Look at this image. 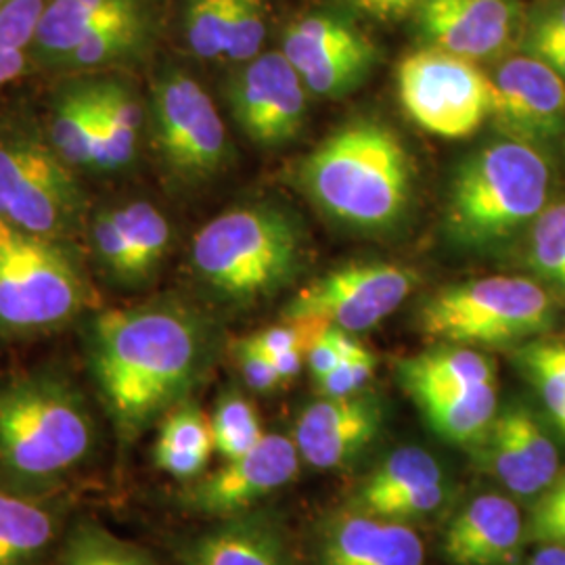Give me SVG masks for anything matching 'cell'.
I'll return each instance as SVG.
<instances>
[{
	"label": "cell",
	"instance_id": "obj_1",
	"mask_svg": "<svg viewBox=\"0 0 565 565\" xmlns=\"http://www.w3.org/2000/svg\"><path fill=\"white\" fill-rule=\"evenodd\" d=\"M86 359L116 431L135 440L200 382L210 333L181 303L109 308L86 324Z\"/></svg>",
	"mask_w": 565,
	"mask_h": 565
},
{
	"label": "cell",
	"instance_id": "obj_2",
	"mask_svg": "<svg viewBox=\"0 0 565 565\" xmlns=\"http://www.w3.org/2000/svg\"><path fill=\"white\" fill-rule=\"evenodd\" d=\"M95 450V422L81 392L55 373L0 382V486L46 497Z\"/></svg>",
	"mask_w": 565,
	"mask_h": 565
},
{
	"label": "cell",
	"instance_id": "obj_3",
	"mask_svg": "<svg viewBox=\"0 0 565 565\" xmlns=\"http://www.w3.org/2000/svg\"><path fill=\"white\" fill-rule=\"evenodd\" d=\"M306 195L338 223L387 231L413 202L415 163L384 121L354 120L329 135L298 172Z\"/></svg>",
	"mask_w": 565,
	"mask_h": 565
},
{
	"label": "cell",
	"instance_id": "obj_4",
	"mask_svg": "<svg viewBox=\"0 0 565 565\" xmlns=\"http://www.w3.org/2000/svg\"><path fill=\"white\" fill-rule=\"evenodd\" d=\"M551 166L530 142L503 137L467 156L457 168L446 198L448 239L488 252L530 228L548 205Z\"/></svg>",
	"mask_w": 565,
	"mask_h": 565
},
{
	"label": "cell",
	"instance_id": "obj_5",
	"mask_svg": "<svg viewBox=\"0 0 565 565\" xmlns=\"http://www.w3.org/2000/svg\"><path fill=\"white\" fill-rule=\"evenodd\" d=\"M302 233L273 205H237L203 224L191 245L198 279L233 303H252L296 279Z\"/></svg>",
	"mask_w": 565,
	"mask_h": 565
},
{
	"label": "cell",
	"instance_id": "obj_6",
	"mask_svg": "<svg viewBox=\"0 0 565 565\" xmlns=\"http://www.w3.org/2000/svg\"><path fill=\"white\" fill-rule=\"evenodd\" d=\"M95 289L63 242L0 218V335L36 338L95 308Z\"/></svg>",
	"mask_w": 565,
	"mask_h": 565
},
{
	"label": "cell",
	"instance_id": "obj_7",
	"mask_svg": "<svg viewBox=\"0 0 565 565\" xmlns=\"http://www.w3.org/2000/svg\"><path fill=\"white\" fill-rule=\"evenodd\" d=\"M46 132L0 120V218L25 233L67 243L88 224V198Z\"/></svg>",
	"mask_w": 565,
	"mask_h": 565
},
{
	"label": "cell",
	"instance_id": "obj_8",
	"mask_svg": "<svg viewBox=\"0 0 565 565\" xmlns=\"http://www.w3.org/2000/svg\"><path fill=\"white\" fill-rule=\"evenodd\" d=\"M555 321L553 296L527 277H486L436 291L419 310L427 338L452 345H507L545 333Z\"/></svg>",
	"mask_w": 565,
	"mask_h": 565
},
{
	"label": "cell",
	"instance_id": "obj_9",
	"mask_svg": "<svg viewBox=\"0 0 565 565\" xmlns=\"http://www.w3.org/2000/svg\"><path fill=\"white\" fill-rule=\"evenodd\" d=\"M153 147L163 168L184 184H202L231 162L223 118L200 82L182 70H163L147 105Z\"/></svg>",
	"mask_w": 565,
	"mask_h": 565
},
{
	"label": "cell",
	"instance_id": "obj_10",
	"mask_svg": "<svg viewBox=\"0 0 565 565\" xmlns=\"http://www.w3.org/2000/svg\"><path fill=\"white\" fill-rule=\"evenodd\" d=\"M396 86L406 116L431 135L465 139L490 120V76L476 61L425 46L398 63Z\"/></svg>",
	"mask_w": 565,
	"mask_h": 565
},
{
	"label": "cell",
	"instance_id": "obj_11",
	"mask_svg": "<svg viewBox=\"0 0 565 565\" xmlns=\"http://www.w3.org/2000/svg\"><path fill=\"white\" fill-rule=\"evenodd\" d=\"M417 282L419 273L401 264H343L302 287L285 306L282 321H319L363 333L396 312Z\"/></svg>",
	"mask_w": 565,
	"mask_h": 565
},
{
	"label": "cell",
	"instance_id": "obj_12",
	"mask_svg": "<svg viewBox=\"0 0 565 565\" xmlns=\"http://www.w3.org/2000/svg\"><path fill=\"white\" fill-rule=\"evenodd\" d=\"M281 53L308 93L342 99L363 84L380 60L377 46L352 23L317 13L294 21L282 34Z\"/></svg>",
	"mask_w": 565,
	"mask_h": 565
},
{
	"label": "cell",
	"instance_id": "obj_13",
	"mask_svg": "<svg viewBox=\"0 0 565 565\" xmlns=\"http://www.w3.org/2000/svg\"><path fill=\"white\" fill-rule=\"evenodd\" d=\"M226 103L249 141L279 149L302 130L308 88L281 51H270L243 63L226 86Z\"/></svg>",
	"mask_w": 565,
	"mask_h": 565
},
{
	"label": "cell",
	"instance_id": "obj_14",
	"mask_svg": "<svg viewBox=\"0 0 565 565\" xmlns=\"http://www.w3.org/2000/svg\"><path fill=\"white\" fill-rule=\"evenodd\" d=\"M490 120L515 141L545 145L565 130V81L530 53L511 55L490 74Z\"/></svg>",
	"mask_w": 565,
	"mask_h": 565
},
{
	"label": "cell",
	"instance_id": "obj_15",
	"mask_svg": "<svg viewBox=\"0 0 565 565\" xmlns=\"http://www.w3.org/2000/svg\"><path fill=\"white\" fill-rule=\"evenodd\" d=\"M86 235L90 254L107 279L126 287L153 279L172 245L170 221L149 202L95 210L88 216Z\"/></svg>",
	"mask_w": 565,
	"mask_h": 565
},
{
	"label": "cell",
	"instance_id": "obj_16",
	"mask_svg": "<svg viewBox=\"0 0 565 565\" xmlns=\"http://www.w3.org/2000/svg\"><path fill=\"white\" fill-rule=\"evenodd\" d=\"M415 21L427 46L469 61L503 57L518 41V0H424Z\"/></svg>",
	"mask_w": 565,
	"mask_h": 565
},
{
	"label": "cell",
	"instance_id": "obj_17",
	"mask_svg": "<svg viewBox=\"0 0 565 565\" xmlns=\"http://www.w3.org/2000/svg\"><path fill=\"white\" fill-rule=\"evenodd\" d=\"M300 467V455L291 438L264 434L263 440L237 459H231L202 482L191 486L186 503L214 518H235L289 484Z\"/></svg>",
	"mask_w": 565,
	"mask_h": 565
},
{
	"label": "cell",
	"instance_id": "obj_18",
	"mask_svg": "<svg viewBox=\"0 0 565 565\" xmlns=\"http://www.w3.org/2000/svg\"><path fill=\"white\" fill-rule=\"evenodd\" d=\"M382 424L384 406L375 394L321 398L300 413L291 440L310 467L343 469L377 440Z\"/></svg>",
	"mask_w": 565,
	"mask_h": 565
},
{
	"label": "cell",
	"instance_id": "obj_19",
	"mask_svg": "<svg viewBox=\"0 0 565 565\" xmlns=\"http://www.w3.org/2000/svg\"><path fill=\"white\" fill-rule=\"evenodd\" d=\"M476 448H482L490 473L520 499H536L559 476L557 446L524 406L497 413Z\"/></svg>",
	"mask_w": 565,
	"mask_h": 565
},
{
	"label": "cell",
	"instance_id": "obj_20",
	"mask_svg": "<svg viewBox=\"0 0 565 565\" xmlns=\"http://www.w3.org/2000/svg\"><path fill=\"white\" fill-rule=\"evenodd\" d=\"M525 524L503 494H480L452 518L445 532L446 559L455 565H515Z\"/></svg>",
	"mask_w": 565,
	"mask_h": 565
},
{
	"label": "cell",
	"instance_id": "obj_21",
	"mask_svg": "<svg viewBox=\"0 0 565 565\" xmlns=\"http://www.w3.org/2000/svg\"><path fill=\"white\" fill-rule=\"evenodd\" d=\"M321 565H425V545L408 524L348 511L324 530Z\"/></svg>",
	"mask_w": 565,
	"mask_h": 565
},
{
	"label": "cell",
	"instance_id": "obj_22",
	"mask_svg": "<svg viewBox=\"0 0 565 565\" xmlns=\"http://www.w3.org/2000/svg\"><path fill=\"white\" fill-rule=\"evenodd\" d=\"M147 9H153L151 0H44L32 61L57 72L61 61L86 39Z\"/></svg>",
	"mask_w": 565,
	"mask_h": 565
},
{
	"label": "cell",
	"instance_id": "obj_23",
	"mask_svg": "<svg viewBox=\"0 0 565 565\" xmlns=\"http://www.w3.org/2000/svg\"><path fill=\"white\" fill-rule=\"evenodd\" d=\"M406 394L419 406L427 425L452 445H482L499 413L497 382L415 387Z\"/></svg>",
	"mask_w": 565,
	"mask_h": 565
},
{
	"label": "cell",
	"instance_id": "obj_24",
	"mask_svg": "<svg viewBox=\"0 0 565 565\" xmlns=\"http://www.w3.org/2000/svg\"><path fill=\"white\" fill-rule=\"evenodd\" d=\"M184 565H291L281 530L264 515L242 513L195 539Z\"/></svg>",
	"mask_w": 565,
	"mask_h": 565
},
{
	"label": "cell",
	"instance_id": "obj_25",
	"mask_svg": "<svg viewBox=\"0 0 565 565\" xmlns=\"http://www.w3.org/2000/svg\"><path fill=\"white\" fill-rule=\"evenodd\" d=\"M46 137L74 170H95L99 145V78L63 82L51 102Z\"/></svg>",
	"mask_w": 565,
	"mask_h": 565
},
{
	"label": "cell",
	"instance_id": "obj_26",
	"mask_svg": "<svg viewBox=\"0 0 565 565\" xmlns=\"http://www.w3.org/2000/svg\"><path fill=\"white\" fill-rule=\"evenodd\" d=\"M147 107L130 82L99 78V145L95 172L130 168L141 149Z\"/></svg>",
	"mask_w": 565,
	"mask_h": 565
},
{
	"label": "cell",
	"instance_id": "obj_27",
	"mask_svg": "<svg viewBox=\"0 0 565 565\" xmlns=\"http://www.w3.org/2000/svg\"><path fill=\"white\" fill-rule=\"evenodd\" d=\"M57 536V513L0 486V565H34Z\"/></svg>",
	"mask_w": 565,
	"mask_h": 565
},
{
	"label": "cell",
	"instance_id": "obj_28",
	"mask_svg": "<svg viewBox=\"0 0 565 565\" xmlns=\"http://www.w3.org/2000/svg\"><path fill=\"white\" fill-rule=\"evenodd\" d=\"M156 7L120 21L78 44L61 61L57 72L95 74L132 65L149 53L156 39Z\"/></svg>",
	"mask_w": 565,
	"mask_h": 565
},
{
	"label": "cell",
	"instance_id": "obj_29",
	"mask_svg": "<svg viewBox=\"0 0 565 565\" xmlns=\"http://www.w3.org/2000/svg\"><path fill=\"white\" fill-rule=\"evenodd\" d=\"M214 450L212 424L198 404L181 403L168 411L153 448L156 465L181 480L203 471Z\"/></svg>",
	"mask_w": 565,
	"mask_h": 565
},
{
	"label": "cell",
	"instance_id": "obj_30",
	"mask_svg": "<svg viewBox=\"0 0 565 565\" xmlns=\"http://www.w3.org/2000/svg\"><path fill=\"white\" fill-rule=\"evenodd\" d=\"M398 382L404 392L436 385H473L497 382V366L467 345H443L408 356L398 363Z\"/></svg>",
	"mask_w": 565,
	"mask_h": 565
},
{
	"label": "cell",
	"instance_id": "obj_31",
	"mask_svg": "<svg viewBox=\"0 0 565 565\" xmlns=\"http://www.w3.org/2000/svg\"><path fill=\"white\" fill-rule=\"evenodd\" d=\"M434 482H445V471L440 463L424 448L403 446L385 457L380 467L364 478L363 484L350 497L348 509L366 513L387 497Z\"/></svg>",
	"mask_w": 565,
	"mask_h": 565
},
{
	"label": "cell",
	"instance_id": "obj_32",
	"mask_svg": "<svg viewBox=\"0 0 565 565\" xmlns=\"http://www.w3.org/2000/svg\"><path fill=\"white\" fill-rule=\"evenodd\" d=\"M525 264L551 296L565 302V202L548 203L530 224Z\"/></svg>",
	"mask_w": 565,
	"mask_h": 565
},
{
	"label": "cell",
	"instance_id": "obj_33",
	"mask_svg": "<svg viewBox=\"0 0 565 565\" xmlns=\"http://www.w3.org/2000/svg\"><path fill=\"white\" fill-rule=\"evenodd\" d=\"M44 0H7L0 7V90L20 81L32 61V46Z\"/></svg>",
	"mask_w": 565,
	"mask_h": 565
},
{
	"label": "cell",
	"instance_id": "obj_34",
	"mask_svg": "<svg viewBox=\"0 0 565 565\" xmlns=\"http://www.w3.org/2000/svg\"><path fill=\"white\" fill-rule=\"evenodd\" d=\"M214 450L226 461L249 452L264 438L263 424L256 406L239 392H226L216 404L212 417Z\"/></svg>",
	"mask_w": 565,
	"mask_h": 565
},
{
	"label": "cell",
	"instance_id": "obj_35",
	"mask_svg": "<svg viewBox=\"0 0 565 565\" xmlns=\"http://www.w3.org/2000/svg\"><path fill=\"white\" fill-rule=\"evenodd\" d=\"M518 361L539 387L548 413L565 431V343H527L518 352Z\"/></svg>",
	"mask_w": 565,
	"mask_h": 565
},
{
	"label": "cell",
	"instance_id": "obj_36",
	"mask_svg": "<svg viewBox=\"0 0 565 565\" xmlns=\"http://www.w3.org/2000/svg\"><path fill=\"white\" fill-rule=\"evenodd\" d=\"M231 9L233 0H191L186 9L184 32L191 51L200 60L224 57Z\"/></svg>",
	"mask_w": 565,
	"mask_h": 565
},
{
	"label": "cell",
	"instance_id": "obj_37",
	"mask_svg": "<svg viewBox=\"0 0 565 565\" xmlns=\"http://www.w3.org/2000/svg\"><path fill=\"white\" fill-rule=\"evenodd\" d=\"M63 565H151V562L97 525H82L72 536Z\"/></svg>",
	"mask_w": 565,
	"mask_h": 565
},
{
	"label": "cell",
	"instance_id": "obj_38",
	"mask_svg": "<svg viewBox=\"0 0 565 565\" xmlns=\"http://www.w3.org/2000/svg\"><path fill=\"white\" fill-rule=\"evenodd\" d=\"M268 0H233L224 57L235 63H247L260 55L266 36Z\"/></svg>",
	"mask_w": 565,
	"mask_h": 565
},
{
	"label": "cell",
	"instance_id": "obj_39",
	"mask_svg": "<svg viewBox=\"0 0 565 565\" xmlns=\"http://www.w3.org/2000/svg\"><path fill=\"white\" fill-rule=\"evenodd\" d=\"M446 501H448V486L445 480V482H434V484L387 497L377 505L371 507L363 515H371L385 522L411 524L434 515L438 509L445 507Z\"/></svg>",
	"mask_w": 565,
	"mask_h": 565
},
{
	"label": "cell",
	"instance_id": "obj_40",
	"mask_svg": "<svg viewBox=\"0 0 565 565\" xmlns=\"http://www.w3.org/2000/svg\"><path fill=\"white\" fill-rule=\"evenodd\" d=\"M525 534L539 545L565 548V473H559L557 480L534 499Z\"/></svg>",
	"mask_w": 565,
	"mask_h": 565
},
{
	"label": "cell",
	"instance_id": "obj_41",
	"mask_svg": "<svg viewBox=\"0 0 565 565\" xmlns=\"http://www.w3.org/2000/svg\"><path fill=\"white\" fill-rule=\"evenodd\" d=\"M375 366H377L375 356L363 348L359 354L343 359L331 373L317 380V390L323 398H342V396L359 394L363 392L364 385L371 382Z\"/></svg>",
	"mask_w": 565,
	"mask_h": 565
},
{
	"label": "cell",
	"instance_id": "obj_42",
	"mask_svg": "<svg viewBox=\"0 0 565 565\" xmlns=\"http://www.w3.org/2000/svg\"><path fill=\"white\" fill-rule=\"evenodd\" d=\"M363 348V343L356 342L352 333L335 329V327H327L323 333L308 348L306 363L310 366V373L317 382L327 373H331L338 364L342 363L343 359L359 354Z\"/></svg>",
	"mask_w": 565,
	"mask_h": 565
},
{
	"label": "cell",
	"instance_id": "obj_43",
	"mask_svg": "<svg viewBox=\"0 0 565 565\" xmlns=\"http://www.w3.org/2000/svg\"><path fill=\"white\" fill-rule=\"evenodd\" d=\"M235 356L242 369L243 382L249 385L254 392H273L282 384L281 375L277 373L275 364L258 350L247 338L235 343Z\"/></svg>",
	"mask_w": 565,
	"mask_h": 565
},
{
	"label": "cell",
	"instance_id": "obj_44",
	"mask_svg": "<svg viewBox=\"0 0 565 565\" xmlns=\"http://www.w3.org/2000/svg\"><path fill=\"white\" fill-rule=\"evenodd\" d=\"M565 39V0L541 9L527 25L525 41H562Z\"/></svg>",
	"mask_w": 565,
	"mask_h": 565
},
{
	"label": "cell",
	"instance_id": "obj_45",
	"mask_svg": "<svg viewBox=\"0 0 565 565\" xmlns=\"http://www.w3.org/2000/svg\"><path fill=\"white\" fill-rule=\"evenodd\" d=\"M343 2L366 18L392 21L401 20L411 11H417V7L424 0H343Z\"/></svg>",
	"mask_w": 565,
	"mask_h": 565
},
{
	"label": "cell",
	"instance_id": "obj_46",
	"mask_svg": "<svg viewBox=\"0 0 565 565\" xmlns=\"http://www.w3.org/2000/svg\"><path fill=\"white\" fill-rule=\"evenodd\" d=\"M525 53L546 61L565 81V39L562 41H525Z\"/></svg>",
	"mask_w": 565,
	"mask_h": 565
},
{
	"label": "cell",
	"instance_id": "obj_47",
	"mask_svg": "<svg viewBox=\"0 0 565 565\" xmlns=\"http://www.w3.org/2000/svg\"><path fill=\"white\" fill-rule=\"evenodd\" d=\"M306 354H308V350L296 348V350H287V352L273 354V356H268V359H270V363L275 364V369H277V373L281 375L282 382H291L294 377L300 375L303 361H306Z\"/></svg>",
	"mask_w": 565,
	"mask_h": 565
},
{
	"label": "cell",
	"instance_id": "obj_48",
	"mask_svg": "<svg viewBox=\"0 0 565 565\" xmlns=\"http://www.w3.org/2000/svg\"><path fill=\"white\" fill-rule=\"evenodd\" d=\"M527 565H565V548L564 546L541 545L532 553Z\"/></svg>",
	"mask_w": 565,
	"mask_h": 565
},
{
	"label": "cell",
	"instance_id": "obj_49",
	"mask_svg": "<svg viewBox=\"0 0 565 565\" xmlns=\"http://www.w3.org/2000/svg\"><path fill=\"white\" fill-rule=\"evenodd\" d=\"M4 2H7V0H0V7H2V4H4Z\"/></svg>",
	"mask_w": 565,
	"mask_h": 565
}]
</instances>
